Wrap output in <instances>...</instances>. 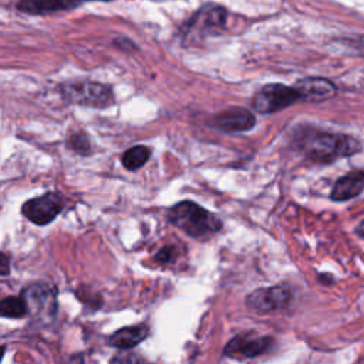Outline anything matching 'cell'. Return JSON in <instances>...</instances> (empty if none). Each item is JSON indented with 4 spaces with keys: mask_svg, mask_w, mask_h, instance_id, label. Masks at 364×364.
Here are the masks:
<instances>
[{
    "mask_svg": "<svg viewBox=\"0 0 364 364\" xmlns=\"http://www.w3.org/2000/svg\"><path fill=\"white\" fill-rule=\"evenodd\" d=\"M293 87L300 94L301 101H307V102L326 101L334 97L337 92L336 85L330 80L320 78V77L301 78Z\"/></svg>",
    "mask_w": 364,
    "mask_h": 364,
    "instance_id": "11",
    "label": "cell"
},
{
    "mask_svg": "<svg viewBox=\"0 0 364 364\" xmlns=\"http://www.w3.org/2000/svg\"><path fill=\"white\" fill-rule=\"evenodd\" d=\"M88 1H112V0H18L16 7L18 11L31 16H46L57 11L73 10Z\"/></svg>",
    "mask_w": 364,
    "mask_h": 364,
    "instance_id": "10",
    "label": "cell"
},
{
    "mask_svg": "<svg viewBox=\"0 0 364 364\" xmlns=\"http://www.w3.org/2000/svg\"><path fill=\"white\" fill-rule=\"evenodd\" d=\"M64 208V200L58 193L47 192L28 199L21 206V213L34 225L43 226L53 222Z\"/></svg>",
    "mask_w": 364,
    "mask_h": 364,
    "instance_id": "6",
    "label": "cell"
},
{
    "mask_svg": "<svg viewBox=\"0 0 364 364\" xmlns=\"http://www.w3.org/2000/svg\"><path fill=\"white\" fill-rule=\"evenodd\" d=\"M355 232H357V235H358L360 237H364V220L357 226Z\"/></svg>",
    "mask_w": 364,
    "mask_h": 364,
    "instance_id": "21",
    "label": "cell"
},
{
    "mask_svg": "<svg viewBox=\"0 0 364 364\" xmlns=\"http://www.w3.org/2000/svg\"><path fill=\"white\" fill-rule=\"evenodd\" d=\"M149 334V327L146 324H135L129 327H122L112 333L108 338V343L112 347L121 350H129L144 341Z\"/></svg>",
    "mask_w": 364,
    "mask_h": 364,
    "instance_id": "13",
    "label": "cell"
},
{
    "mask_svg": "<svg viewBox=\"0 0 364 364\" xmlns=\"http://www.w3.org/2000/svg\"><path fill=\"white\" fill-rule=\"evenodd\" d=\"M290 301V291L284 286H270L260 287L247 294L246 306L249 310L267 314L283 309Z\"/></svg>",
    "mask_w": 364,
    "mask_h": 364,
    "instance_id": "7",
    "label": "cell"
},
{
    "mask_svg": "<svg viewBox=\"0 0 364 364\" xmlns=\"http://www.w3.org/2000/svg\"><path fill=\"white\" fill-rule=\"evenodd\" d=\"M58 92L70 104L94 108H105L114 102V91L109 85L91 80H71L58 85Z\"/></svg>",
    "mask_w": 364,
    "mask_h": 364,
    "instance_id": "3",
    "label": "cell"
},
{
    "mask_svg": "<svg viewBox=\"0 0 364 364\" xmlns=\"http://www.w3.org/2000/svg\"><path fill=\"white\" fill-rule=\"evenodd\" d=\"M151 156V149L145 145H135L128 148L122 156H121V164L125 169L128 171H136L141 166L145 165V162Z\"/></svg>",
    "mask_w": 364,
    "mask_h": 364,
    "instance_id": "15",
    "label": "cell"
},
{
    "mask_svg": "<svg viewBox=\"0 0 364 364\" xmlns=\"http://www.w3.org/2000/svg\"><path fill=\"white\" fill-rule=\"evenodd\" d=\"M168 220L191 237H206L222 229V220L192 200H182L168 212Z\"/></svg>",
    "mask_w": 364,
    "mask_h": 364,
    "instance_id": "2",
    "label": "cell"
},
{
    "mask_svg": "<svg viewBox=\"0 0 364 364\" xmlns=\"http://www.w3.org/2000/svg\"><path fill=\"white\" fill-rule=\"evenodd\" d=\"M176 256V252H175V247L173 246H165L162 247L156 255H155V260L161 264H166V263H171Z\"/></svg>",
    "mask_w": 364,
    "mask_h": 364,
    "instance_id": "19",
    "label": "cell"
},
{
    "mask_svg": "<svg viewBox=\"0 0 364 364\" xmlns=\"http://www.w3.org/2000/svg\"><path fill=\"white\" fill-rule=\"evenodd\" d=\"M21 296L28 306V314L44 323L53 321L57 313L55 290L44 282H37L27 286Z\"/></svg>",
    "mask_w": 364,
    "mask_h": 364,
    "instance_id": "5",
    "label": "cell"
},
{
    "mask_svg": "<svg viewBox=\"0 0 364 364\" xmlns=\"http://www.w3.org/2000/svg\"><path fill=\"white\" fill-rule=\"evenodd\" d=\"M364 191V171L355 169L343 175L331 189V199L337 202L353 199Z\"/></svg>",
    "mask_w": 364,
    "mask_h": 364,
    "instance_id": "12",
    "label": "cell"
},
{
    "mask_svg": "<svg viewBox=\"0 0 364 364\" xmlns=\"http://www.w3.org/2000/svg\"><path fill=\"white\" fill-rule=\"evenodd\" d=\"M273 344V338L267 336H257L245 333L235 336L226 346L223 353L232 358H253L266 353Z\"/></svg>",
    "mask_w": 364,
    "mask_h": 364,
    "instance_id": "8",
    "label": "cell"
},
{
    "mask_svg": "<svg viewBox=\"0 0 364 364\" xmlns=\"http://www.w3.org/2000/svg\"><path fill=\"white\" fill-rule=\"evenodd\" d=\"M301 101L300 94L291 85L279 82L263 85L252 98V108L259 114H273L282 111L294 102Z\"/></svg>",
    "mask_w": 364,
    "mask_h": 364,
    "instance_id": "4",
    "label": "cell"
},
{
    "mask_svg": "<svg viewBox=\"0 0 364 364\" xmlns=\"http://www.w3.org/2000/svg\"><path fill=\"white\" fill-rule=\"evenodd\" d=\"M109 364H151L142 354L122 350L111 357Z\"/></svg>",
    "mask_w": 364,
    "mask_h": 364,
    "instance_id": "17",
    "label": "cell"
},
{
    "mask_svg": "<svg viewBox=\"0 0 364 364\" xmlns=\"http://www.w3.org/2000/svg\"><path fill=\"white\" fill-rule=\"evenodd\" d=\"M209 124L223 132H242L252 129L256 124V118L255 114L246 108L232 107L213 115Z\"/></svg>",
    "mask_w": 364,
    "mask_h": 364,
    "instance_id": "9",
    "label": "cell"
},
{
    "mask_svg": "<svg viewBox=\"0 0 364 364\" xmlns=\"http://www.w3.org/2000/svg\"><path fill=\"white\" fill-rule=\"evenodd\" d=\"M0 313L3 317L21 318L28 314V306L23 296H9L1 300Z\"/></svg>",
    "mask_w": 364,
    "mask_h": 364,
    "instance_id": "16",
    "label": "cell"
},
{
    "mask_svg": "<svg viewBox=\"0 0 364 364\" xmlns=\"http://www.w3.org/2000/svg\"><path fill=\"white\" fill-rule=\"evenodd\" d=\"M293 144L309 159L318 164H330L361 151L360 142L350 135L311 127H299L293 134Z\"/></svg>",
    "mask_w": 364,
    "mask_h": 364,
    "instance_id": "1",
    "label": "cell"
},
{
    "mask_svg": "<svg viewBox=\"0 0 364 364\" xmlns=\"http://www.w3.org/2000/svg\"><path fill=\"white\" fill-rule=\"evenodd\" d=\"M357 44H358V48H360V51L364 54V37H360V38L357 40Z\"/></svg>",
    "mask_w": 364,
    "mask_h": 364,
    "instance_id": "22",
    "label": "cell"
},
{
    "mask_svg": "<svg viewBox=\"0 0 364 364\" xmlns=\"http://www.w3.org/2000/svg\"><path fill=\"white\" fill-rule=\"evenodd\" d=\"M67 145H68L73 151H75V152H78V154H81V155H88V154L91 152L90 141H88V138L85 136V134H82V132L71 134V135L68 136V139H67Z\"/></svg>",
    "mask_w": 364,
    "mask_h": 364,
    "instance_id": "18",
    "label": "cell"
},
{
    "mask_svg": "<svg viewBox=\"0 0 364 364\" xmlns=\"http://www.w3.org/2000/svg\"><path fill=\"white\" fill-rule=\"evenodd\" d=\"M0 267H1V276H6L9 273V257L6 256V253L0 255Z\"/></svg>",
    "mask_w": 364,
    "mask_h": 364,
    "instance_id": "20",
    "label": "cell"
},
{
    "mask_svg": "<svg viewBox=\"0 0 364 364\" xmlns=\"http://www.w3.org/2000/svg\"><path fill=\"white\" fill-rule=\"evenodd\" d=\"M226 21V10L216 4H209L205 9L199 10L189 23H200L205 30L218 28Z\"/></svg>",
    "mask_w": 364,
    "mask_h": 364,
    "instance_id": "14",
    "label": "cell"
}]
</instances>
